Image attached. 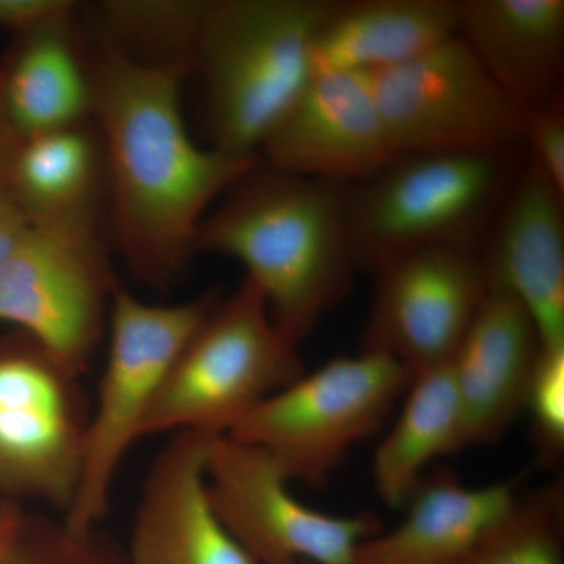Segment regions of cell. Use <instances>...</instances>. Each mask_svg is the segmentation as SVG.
<instances>
[{"label": "cell", "mask_w": 564, "mask_h": 564, "mask_svg": "<svg viewBox=\"0 0 564 564\" xmlns=\"http://www.w3.org/2000/svg\"><path fill=\"white\" fill-rule=\"evenodd\" d=\"M411 380L381 352L340 356L267 397L226 434L272 456L289 480L323 484L383 426Z\"/></svg>", "instance_id": "7"}, {"label": "cell", "mask_w": 564, "mask_h": 564, "mask_svg": "<svg viewBox=\"0 0 564 564\" xmlns=\"http://www.w3.org/2000/svg\"><path fill=\"white\" fill-rule=\"evenodd\" d=\"M69 0H0V28L31 33L73 18Z\"/></svg>", "instance_id": "28"}, {"label": "cell", "mask_w": 564, "mask_h": 564, "mask_svg": "<svg viewBox=\"0 0 564 564\" xmlns=\"http://www.w3.org/2000/svg\"><path fill=\"white\" fill-rule=\"evenodd\" d=\"M87 68L115 242L137 280L166 288L195 254L206 210L263 159L195 144L181 109L184 66L139 62L102 43Z\"/></svg>", "instance_id": "1"}, {"label": "cell", "mask_w": 564, "mask_h": 564, "mask_svg": "<svg viewBox=\"0 0 564 564\" xmlns=\"http://www.w3.org/2000/svg\"><path fill=\"white\" fill-rule=\"evenodd\" d=\"M478 254L488 288L524 306L544 347L564 345V196L529 158Z\"/></svg>", "instance_id": "14"}, {"label": "cell", "mask_w": 564, "mask_h": 564, "mask_svg": "<svg viewBox=\"0 0 564 564\" xmlns=\"http://www.w3.org/2000/svg\"><path fill=\"white\" fill-rule=\"evenodd\" d=\"M21 141V137L7 118L2 96H0V192L9 193L11 172H13V163Z\"/></svg>", "instance_id": "31"}, {"label": "cell", "mask_w": 564, "mask_h": 564, "mask_svg": "<svg viewBox=\"0 0 564 564\" xmlns=\"http://www.w3.org/2000/svg\"><path fill=\"white\" fill-rule=\"evenodd\" d=\"M459 0H334L311 43L313 73L370 74L452 39Z\"/></svg>", "instance_id": "19"}, {"label": "cell", "mask_w": 564, "mask_h": 564, "mask_svg": "<svg viewBox=\"0 0 564 564\" xmlns=\"http://www.w3.org/2000/svg\"><path fill=\"white\" fill-rule=\"evenodd\" d=\"M513 484L466 486L452 470L426 474L403 521L359 545L355 564H459L518 500Z\"/></svg>", "instance_id": "18"}, {"label": "cell", "mask_w": 564, "mask_h": 564, "mask_svg": "<svg viewBox=\"0 0 564 564\" xmlns=\"http://www.w3.org/2000/svg\"><path fill=\"white\" fill-rule=\"evenodd\" d=\"M304 372L299 345L274 325L261 291L243 278L177 355L141 437L226 434L256 404Z\"/></svg>", "instance_id": "5"}, {"label": "cell", "mask_w": 564, "mask_h": 564, "mask_svg": "<svg viewBox=\"0 0 564 564\" xmlns=\"http://www.w3.org/2000/svg\"><path fill=\"white\" fill-rule=\"evenodd\" d=\"M456 35L522 113L562 95L564 0H459Z\"/></svg>", "instance_id": "17"}, {"label": "cell", "mask_w": 564, "mask_h": 564, "mask_svg": "<svg viewBox=\"0 0 564 564\" xmlns=\"http://www.w3.org/2000/svg\"><path fill=\"white\" fill-rule=\"evenodd\" d=\"M220 302L206 293L193 302L151 304L115 288L109 351L95 410L88 419L76 497L62 521L74 532L96 529L109 511L111 486L184 345Z\"/></svg>", "instance_id": "6"}, {"label": "cell", "mask_w": 564, "mask_h": 564, "mask_svg": "<svg viewBox=\"0 0 564 564\" xmlns=\"http://www.w3.org/2000/svg\"><path fill=\"white\" fill-rule=\"evenodd\" d=\"M334 0L209 2L193 52L206 85L210 148L259 155L310 77L311 43Z\"/></svg>", "instance_id": "3"}, {"label": "cell", "mask_w": 564, "mask_h": 564, "mask_svg": "<svg viewBox=\"0 0 564 564\" xmlns=\"http://www.w3.org/2000/svg\"><path fill=\"white\" fill-rule=\"evenodd\" d=\"M207 7L198 0H117L96 7V18L107 46L128 57L143 52L192 69Z\"/></svg>", "instance_id": "23"}, {"label": "cell", "mask_w": 564, "mask_h": 564, "mask_svg": "<svg viewBox=\"0 0 564 564\" xmlns=\"http://www.w3.org/2000/svg\"><path fill=\"white\" fill-rule=\"evenodd\" d=\"M24 519L20 503L0 500V564H10L13 558Z\"/></svg>", "instance_id": "30"}, {"label": "cell", "mask_w": 564, "mask_h": 564, "mask_svg": "<svg viewBox=\"0 0 564 564\" xmlns=\"http://www.w3.org/2000/svg\"><path fill=\"white\" fill-rule=\"evenodd\" d=\"M521 150L400 154L350 187V231L358 270L380 269L432 247L480 250L521 170Z\"/></svg>", "instance_id": "4"}, {"label": "cell", "mask_w": 564, "mask_h": 564, "mask_svg": "<svg viewBox=\"0 0 564 564\" xmlns=\"http://www.w3.org/2000/svg\"><path fill=\"white\" fill-rule=\"evenodd\" d=\"M350 187L278 172L262 162L206 215L196 251L242 263L274 325L299 345L343 302L358 270Z\"/></svg>", "instance_id": "2"}, {"label": "cell", "mask_w": 564, "mask_h": 564, "mask_svg": "<svg viewBox=\"0 0 564 564\" xmlns=\"http://www.w3.org/2000/svg\"><path fill=\"white\" fill-rule=\"evenodd\" d=\"M3 109L22 140L76 128L91 115V85L73 18L25 33L0 79Z\"/></svg>", "instance_id": "20"}, {"label": "cell", "mask_w": 564, "mask_h": 564, "mask_svg": "<svg viewBox=\"0 0 564 564\" xmlns=\"http://www.w3.org/2000/svg\"><path fill=\"white\" fill-rule=\"evenodd\" d=\"M206 481L223 524L259 564H355L359 545L381 532L372 514L300 502L272 456L228 434L210 441Z\"/></svg>", "instance_id": "10"}, {"label": "cell", "mask_w": 564, "mask_h": 564, "mask_svg": "<svg viewBox=\"0 0 564 564\" xmlns=\"http://www.w3.org/2000/svg\"><path fill=\"white\" fill-rule=\"evenodd\" d=\"M261 151L278 172L340 185L370 181L400 155L355 73H313Z\"/></svg>", "instance_id": "13"}, {"label": "cell", "mask_w": 564, "mask_h": 564, "mask_svg": "<svg viewBox=\"0 0 564 564\" xmlns=\"http://www.w3.org/2000/svg\"><path fill=\"white\" fill-rule=\"evenodd\" d=\"M543 347L524 306L489 289L451 361L466 447L496 443L513 425Z\"/></svg>", "instance_id": "16"}, {"label": "cell", "mask_w": 564, "mask_h": 564, "mask_svg": "<svg viewBox=\"0 0 564 564\" xmlns=\"http://www.w3.org/2000/svg\"><path fill=\"white\" fill-rule=\"evenodd\" d=\"M11 563V562H10Z\"/></svg>", "instance_id": "33"}, {"label": "cell", "mask_w": 564, "mask_h": 564, "mask_svg": "<svg viewBox=\"0 0 564 564\" xmlns=\"http://www.w3.org/2000/svg\"><path fill=\"white\" fill-rule=\"evenodd\" d=\"M527 158L564 196V102L562 95L524 113Z\"/></svg>", "instance_id": "27"}, {"label": "cell", "mask_w": 564, "mask_h": 564, "mask_svg": "<svg viewBox=\"0 0 564 564\" xmlns=\"http://www.w3.org/2000/svg\"><path fill=\"white\" fill-rule=\"evenodd\" d=\"M29 226L28 215L18 206L9 193L0 192V262L20 242Z\"/></svg>", "instance_id": "29"}, {"label": "cell", "mask_w": 564, "mask_h": 564, "mask_svg": "<svg viewBox=\"0 0 564 564\" xmlns=\"http://www.w3.org/2000/svg\"><path fill=\"white\" fill-rule=\"evenodd\" d=\"M10 564H131L106 534L74 532L63 521L25 514Z\"/></svg>", "instance_id": "25"}, {"label": "cell", "mask_w": 564, "mask_h": 564, "mask_svg": "<svg viewBox=\"0 0 564 564\" xmlns=\"http://www.w3.org/2000/svg\"><path fill=\"white\" fill-rule=\"evenodd\" d=\"M299 564H310V563H299Z\"/></svg>", "instance_id": "32"}, {"label": "cell", "mask_w": 564, "mask_h": 564, "mask_svg": "<svg viewBox=\"0 0 564 564\" xmlns=\"http://www.w3.org/2000/svg\"><path fill=\"white\" fill-rule=\"evenodd\" d=\"M115 288L95 217L29 220L0 262V322L79 378L109 325Z\"/></svg>", "instance_id": "8"}, {"label": "cell", "mask_w": 564, "mask_h": 564, "mask_svg": "<svg viewBox=\"0 0 564 564\" xmlns=\"http://www.w3.org/2000/svg\"><path fill=\"white\" fill-rule=\"evenodd\" d=\"M524 411L533 422L534 440L545 459H556L564 448V345L543 347Z\"/></svg>", "instance_id": "26"}, {"label": "cell", "mask_w": 564, "mask_h": 564, "mask_svg": "<svg viewBox=\"0 0 564 564\" xmlns=\"http://www.w3.org/2000/svg\"><path fill=\"white\" fill-rule=\"evenodd\" d=\"M563 522L562 485L518 497L459 564H564Z\"/></svg>", "instance_id": "24"}, {"label": "cell", "mask_w": 564, "mask_h": 564, "mask_svg": "<svg viewBox=\"0 0 564 564\" xmlns=\"http://www.w3.org/2000/svg\"><path fill=\"white\" fill-rule=\"evenodd\" d=\"M98 148L84 124L28 137L11 172L9 195L29 220L95 217Z\"/></svg>", "instance_id": "22"}, {"label": "cell", "mask_w": 564, "mask_h": 564, "mask_svg": "<svg viewBox=\"0 0 564 564\" xmlns=\"http://www.w3.org/2000/svg\"><path fill=\"white\" fill-rule=\"evenodd\" d=\"M463 447V410L451 362L414 375L375 454L373 484L381 502L402 510L433 463Z\"/></svg>", "instance_id": "21"}, {"label": "cell", "mask_w": 564, "mask_h": 564, "mask_svg": "<svg viewBox=\"0 0 564 564\" xmlns=\"http://www.w3.org/2000/svg\"><path fill=\"white\" fill-rule=\"evenodd\" d=\"M217 434H170L141 488L131 564H259L223 524L207 491L206 463Z\"/></svg>", "instance_id": "15"}, {"label": "cell", "mask_w": 564, "mask_h": 564, "mask_svg": "<svg viewBox=\"0 0 564 564\" xmlns=\"http://www.w3.org/2000/svg\"><path fill=\"white\" fill-rule=\"evenodd\" d=\"M373 273L361 351L389 356L413 377L451 362L489 291L478 251L422 248Z\"/></svg>", "instance_id": "12"}, {"label": "cell", "mask_w": 564, "mask_h": 564, "mask_svg": "<svg viewBox=\"0 0 564 564\" xmlns=\"http://www.w3.org/2000/svg\"><path fill=\"white\" fill-rule=\"evenodd\" d=\"M77 380L29 337L0 350V492L10 502L69 510L90 419Z\"/></svg>", "instance_id": "11"}, {"label": "cell", "mask_w": 564, "mask_h": 564, "mask_svg": "<svg viewBox=\"0 0 564 564\" xmlns=\"http://www.w3.org/2000/svg\"><path fill=\"white\" fill-rule=\"evenodd\" d=\"M364 76L400 154L524 148V113L458 35L411 61Z\"/></svg>", "instance_id": "9"}]
</instances>
